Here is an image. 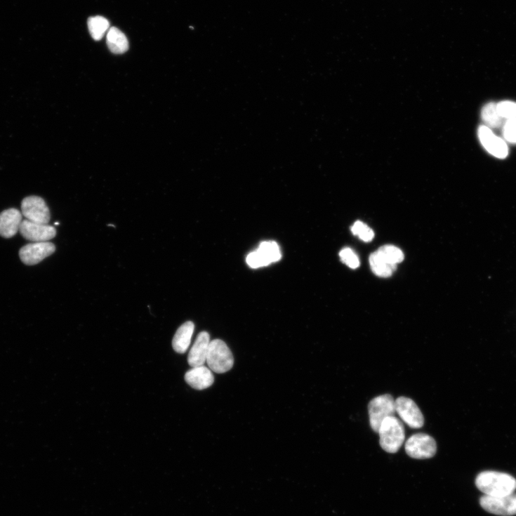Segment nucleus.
<instances>
[{"mask_svg": "<svg viewBox=\"0 0 516 516\" xmlns=\"http://www.w3.org/2000/svg\"><path fill=\"white\" fill-rule=\"evenodd\" d=\"M19 231L25 239L33 243L48 242L53 239L57 233L53 226L33 223L26 219L22 220Z\"/></svg>", "mask_w": 516, "mask_h": 516, "instance_id": "obj_10", "label": "nucleus"}, {"mask_svg": "<svg viewBox=\"0 0 516 516\" xmlns=\"http://www.w3.org/2000/svg\"><path fill=\"white\" fill-rule=\"evenodd\" d=\"M107 45L114 54H123L128 49V41L125 34L117 27H112L107 33Z\"/></svg>", "mask_w": 516, "mask_h": 516, "instance_id": "obj_18", "label": "nucleus"}, {"mask_svg": "<svg viewBox=\"0 0 516 516\" xmlns=\"http://www.w3.org/2000/svg\"><path fill=\"white\" fill-rule=\"evenodd\" d=\"M497 108L501 117L505 119L516 118V102L502 101L498 103Z\"/></svg>", "mask_w": 516, "mask_h": 516, "instance_id": "obj_23", "label": "nucleus"}, {"mask_svg": "<svg viewBox=\"0 0 516 516\" xmlns=\"http://www.w3.org/2000/svg\"><path fill=\"white\" fill-rule=\"evenodd\" d=\"M352 232L366 243L370 242L374 237L373 231L361 221H357L354 224L352 227Z\"/></svg>", "mask_w": 516, "mask_h": 516, "instance_id": "obj_22", "label": "nucleus"}, {"mask_svg": "<svg viewBox=\"0 0 516 516\" xmlns=\"http://www.w3.org/2000/svg\"><path fill=\"white\" fill-rule=\"evenodd\" d=\"M482 119L489 128H496L502 126L503 118L498 113L497 105L494 102L488 103L482 110Z\"/></svg>", "mask_w": 516, "mask_h": 516, "instance_id": "obj_20", "label": "nucleus"}, {"mask_svg": "<svg viewBox=\"0 0 516 516\" xmlns=\"http://www.w3.org/2000/svg\"><path fill=\"white\" fill-rule=\"evenodd\" d=\"M22 220V213L15 209L0 213V236L5 238L14 237L20 230Z\"/></svg>", "mask_w": 516, "mask_h": 516, "instance_id": "obj_15", "label": "nucleus"}, {"mask_svg": "<svg viewBox=\"0 0 516 516\" xmlns=\"http://www.w3.org/2000/svg\"><path fill=\"white\" fill-rule=\"evenodd\" d=\"M55 251L50 242L33 243L23 246L19 253L21 261L27 265H37Z\"/></svg>", "mask_w": 516, "mask_h": 516, "instance_id": "obj_11", "label": "nucleus"}, {"mask_svg": "<svg viewBox=\"0 0 516 516\" xmlns=\"http://www.w3.org/2000/svg\"><path fill=\"white\" fill-rule=\"evenodd\" d=\"M396 413L409 427L419 429L424 425V417L416 403L409 398L400 397L395 400Z\"/></svg>", "mask_w": 516, "mask_h": 516, "instance_id": "obj_8", "label": "nucleus"}, {"mask_svg": "<svg viewBox=\"0 0 516 516\" xmlns=\"http://www.w3.org/2000/svg\"><path fill=\"white\" fill-rule=\"evenodd\" d=\"M479 140L484 147L493 156L505 159L508 154L506 143L496 135L490 128L481 126L478 129Z\"/></svg>", "mask_w": 516, "mask_h": 516, "instance_id": "obj_12", "label": "nucleus"}, {"mask_svg": "<svg viewBox=\"0 0 516 516\" xmlns=\"http://www.w3.org/2000/svg\"><path fill=\"white\" fill-rule=\"evenodd\" d=\"M282 259L279 245L274 241H265L258 250L251 253L246 258L247 264L252 268H258L278 262Z\"/></svg>", "mask_w": 516, "mask_h": 516, "instance_id": "obj_7", "label": "nucleus"}, {"mask_svg": "<svg viewBox=\"0 0 516 516\" xmlns=\"http://www.w3.org/2000/svg\"><path fill=\"white\" fill-rule=\"evenodd\" d=\"M382 257L388 262L397 265L402 263L404 259L403 252L393 246H385L377 251Z\"/></svg>", "mask_w": 516, "mask_h": 516, "instance_id": "obj_21", "label": "nucleus"}, {"mask_svg": "<svg viewBox=\"0 0 516 516\" xmlns=\"http://www.w3.org/2000/svg\"><path fill=\"white\" fill-rule=\"evenodd\" d=\"M406 454L415 459H428L432 458L437 452V444L433 437L418 433L411 435L406 442Z\"/></svg>", "mask_w": 516, "mask_h": 516, "instance_id": "obj_5", "label": "nucleus"}, {"mask_svg": "<svg viewBox=\"0 0 516 516\" xmlns=\"http://www.w3.org/2000/svg\"><path fill=\"white\" fill-rule=\"evenodd\" d=\"M482 508L492 514L511 516L516 515V494L501 497L482 496L479 500Z\"/></svg>", "mask_w": 516, "mask_h": 516, "instance_id": "obj_9", "label": "nucleus"}, {"mask_svg": "<svg viewBox=\"0 0 516 516\" xmlns=\"http://www.w3.org/2000/svg\"><path fill=\"white\" fill-rule=\"evenodd\" d=\"M186 383L197 390H203L211 387L214 383V375L211 369L203 366L194 367L185 376Z\"/></svg>", "mask_w": 516, "mask_h": 516, "instance_id": "obj_13", "label": "nucleus"}, {"mask_svg": "<svg viewBox=\"0 0 516 516\" xmlns=\"http://www.w3.org/2000/svg\"><path fill=\"white\" fill-rule=\"evenodd\" d=\"M22 215L27 220L48 224L51 213L45 200L38 196L25 197L21 204Z\"/></svg>", "mask_w": 516, "mask_h": 516, "instance_id": "obj_6", "label": "nucleus"}, {"mask_svg": "<svg viewBox=\"0 0 516 516\" xmlns=\"http://www.w3.org/2000/svg\"><path fill=\"white\" fill-rule=\"evenodd\" d=\"M206 363L213 371L218 373H225L232 368L233 355L223 340L215 339L211 341Z\"/></svg>", "mask_w": 516, "mask_h": 516, "instance_id": "obj_4", "label": "nucleus"}, {"mask_svg": "<svg viewBox=\"0 0 516 516\" xmlns=\"http://www.w3.org/2000/svg\"><path fill=\"white\" fill-rule=\"evenodd\" d=\"M339 256L344 264H346L348 267L352 269H356L360 265V261L358 256L351 249L347 248L343 249L340 252Z\"/></svg>", "mask_w": 516, "mask_h": 516, "instance_id": "obj_24", "label": "nucleus"}, {"mask_svg": "<svg viewBox=\"0 0 516 516\" xmlns=\"http://www.w3.org/2000/svg\"><path fill=\"white\" fill-rule=\"evenodd\" d=\"M368 409L371 428L378 432L385 419L395 416V400L390 395L378 396L369 402Z\"/></svg>", "mask_w": 516, "mask_h": 516, "instance_id": "obj_3", "label": "nucleus"}, {"mask_svg": "<svg viewBox=\"0 0 516 516\" xmlns=\"http://www.w3.org/2000/svg\"><path fill=\"white\" fill-rule=\"evenodd\" d=\"M88 27L91 37L95 41H100L110 30V23L105 18L95 16L88 19Z\"/></svg>", "mask_w": 516, "mask_h": 516, "instance_id": "obj_19", "label": "nucleus"}, {"mask_svg": "<svg viewBox=\"0 0 516 516\" xmlns=\"http://www.w3.org/2000/svg\"><path fill=\"white\" fill-rule=\"evenodd\" d=\"M383 449L389 454H396L405 439V431L402 421L395 416L385 419L378 431Z\"/></svg>", "mask_w": 516, "mask_h": 516, "instance_id": "obj_2", "label": "nucleus"}, {"mask_svg": "<svg viewBox=\"0 0 516 516\" xmlns=\"http://www.w3.org/2000/svg\"><path fill=\"white\" fill-rule=\"evenodd\" d=\"M505 140L512 144H516V118L508 119L503 126Z\"/></svg>", "mask_w": 516, "mask_h": 516, "instance_id": "obj_25", "label": "nucleus"}, {"mask_svg": "<svg viewBox=\"0 0 516 516\" xmlns=\"http://www.w3.org/2000/svg\"><path fill=\"white\" fill-rule=\"evenodd\" d=\"M211 343L210 334L208 332H201L188 355V364L192 368L203 366L206 362L209 345Z\"/></svg>", "mask_w": 516, "mask_h": 516, "instance_id": "obj_14", "label": "nucleus"}, {"mask_svg": "<svg viewBox=\"0 0 516 516\" xmlns=\"http://www.w3.org/2000/svg\"><path fill=\"white\" fill-rule=\"evenodd\" d=\"M475 485L486 496L501 497L515 493L516 479L507 473L485 471L477 475Z\"/></svg>", "mask_w": 516, "mask_h": 516, "instance_id": "obj_1", "label": "nucleus"}, {"mask_svg": "<svg viewBox=\"0 0 516 516\" xmlns=\"http://www.w3.org/2000/svg\"><path fill=\"white\" fill-rule=\"evenodd\" d=\"M194 331V324L192 322L185 323L178 329L172 340V347L177 353L185 354L188 350Z\"/></svg>", "mask_w": 516, "mask_h": 516, "instance_id": "obj_16", "label": "nucleus"}, {"mask_svg": "<svg viewBox=\"0 0 516 516\" xmlns=\"http://www.w3.org/2000/svg\"><path fill=\"white\" fill-rule=\"evenodd\" d=\"M369 263L373 272L378 277L389 278L397 269V265L388 262L377 251L370 256Z\"/></svg>", "mask_w": 516, "mask_h": 516, "instance_id": "obj_17", "label": "nucleus"}]
</instances>
